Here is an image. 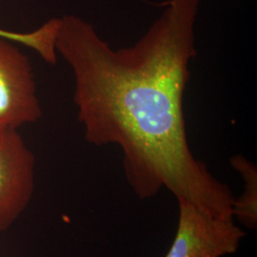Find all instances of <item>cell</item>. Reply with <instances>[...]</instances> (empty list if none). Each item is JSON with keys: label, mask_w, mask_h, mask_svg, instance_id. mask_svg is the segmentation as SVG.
Listing matches in <instances>:
<instances>
[{"label": "cell", "mask_w": 257, "mask_h": 257, "mask_svg": "<svg viewBox=\"0 0 257 257\" xmlns=\"http://www.w3.org/2000/svg\"><path fill=\"white\" fill-rule=\"evenodd\" d=\"M199 6L200 0H168L138 42L120 49L88 21L67 15L59 19L55 49L72 68L86 140L120 148L138 197L167 189L177 201L232 218L235 196L193 156L187 138L184 95L196 55Z\"/></svg>", "instance_id": "obj_1"}, {"label": "cell", "mask_w": 257, "mask_h": 257, "mask_svg": "<svg viewBox=\"0 0 257 257\" xmlns=\"http://www.w3.org/2000/svg\"><path fill=\"white\" fill-rule=\"evenodd\" d=\"M10 40L34 50L39 45L36 31L22 35L0 30V128H19L42 115L32 64Z\"/></svg>", "instance_id": "obj_2"}, {"label": "cell", "mask_w": 257, "mask_h": 257, "mask_svg": "<svg viewBox=\"0 0 257 257\" xmlns=\"http://www.w3.org/2000/svg\"><path fill=\"white\" fill-rule=\"evenodd\" d=\"M175 239L165 257H223L238 249L246 233L234 219L218 217L193 204L178 201Z\"/></svg>", "instance_id": "obj_3"}, {"label": "cell", "mask_w": 257, "mask_h": 257, "mask_svg": "<svg viewBox=\"0 0 257 257\" xmlns=\"http://www.w3.org/2000/svg\"><path fill=\"white\" fill-rule=\"evenodd\" d=\"M35 190V156L18 128H0V231L25 211Z\"/></svg>", "instance_id": "obj_4"}, {"label": "cell", "mask_w": 257, "mask_h": 257, "mask_svg": "<svg viewBox=\"0 0 257 257\" xmlns=\"http://www.w3.org/2000/svg\"><path fill=\"white\" fill-rule=\"evenodd\" d=\"M230 165L242 176L244 190L241 196L234 198L232 218L246 228L253 229L257 225V170L255 165L244 156L230 158Z\"/></svg>", "instance_id": "obj_5"}]
</instances>
